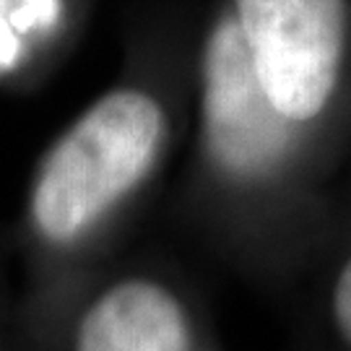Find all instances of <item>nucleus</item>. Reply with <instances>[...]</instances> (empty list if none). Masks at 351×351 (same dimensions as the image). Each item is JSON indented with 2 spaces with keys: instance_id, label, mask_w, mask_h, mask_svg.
<instances>
[{
  "instance_id": "2",
  "label": "nucleus",
  "mask_w": 351,
  "mask_h": 351,
  "mask_svg": "<svg viewBox=\"0 0 351 351\" xmlns=\"http://www.w3.org/2000/svg\"><path fill=\"white\" fill-rule=\"evenodd\" d=\"M252 68L278 112L307 123L339 84L346 45L343 0H234Z\"/></svg>"
},
{
  "instance_id": "3",
  "label": "nucleus",
  "mask_w": 351,
  "mask_h": 351,
  "mask_svg": "<svg viewBox=\"0 0 351 351\" xmlns=\"http://www.w3.org/2000/svg\"><path fill=\"white\" fill-rule=\"evenodd\" d=\"M294 128L261 86L237 19L224 16L203 58V138L211 162L239 182L263 180L287 159Z\"/></svg>"
},
{
  "instance_id": "1",
  "label": "nucleus",
  "mask_w": 351,
  "mask_h": 351,
  "mask_svg": "<svg viewBox=\"0 0 351 351\" xmlns=\"http://www.w3.org/2000/svg\"><path fill=\"white\" fill-rule=\"evenodd\" d=\"M162 104L141 88H114L52 143L29 190V224L45 245L68 247L136 193L164 143Z\"/></svg>"
},
{
  "instance_id": "5",
  "label": "nucleus",
  "mask_w": 351,
  "mask_h": 351,
  "mask_svg": "<svg viewBox=\"0 0 351 351\" xmlns=\"http://www.w3.org/2000/svg\"><path fill=\"white\" fill-rule=\"evenodd\" d=\"M330 310H333V323L339 328L341 339L351 346V258L343 263L339 278H336Z\"/></svg>"
},
{
  "instance_id": "4",
  "label": "nucleus",
  "mask_w": 351,
  "mask_h": 351,
  "mask_svg": "<svg viewBox=\"0 0 351 351\" xmlns=\"http://www.w3.org/2000/svg\"><path fill=\"white\" fill-rule=\"evenodd\" d=\"M73 351H195V330L175 289L149 276H125L81 310Z\"/></svg>"
}]
</instances>
